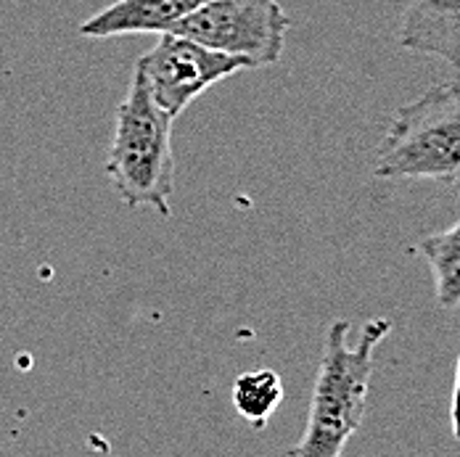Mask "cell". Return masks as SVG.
I'll use <instances>...</instances> for the list:
<instances>
[{
	"label": "cell",
	"instance_id": "8992f818",
	"mask_svg": "<svg viewBox=\"0 0 460 457\" xmlns=\"http://www.w3.org/2000/svg\"><path fill=\"white\" fill-rule=\"evenodd\" d=\"M204 3L209 0H114L80 24V35L98 40L148 32L167 35Z\"/></svg>",
	"mask_w": 460,
	"mask_h": 457
},
{
	"label": "cell",
	"instance_id": "6da1fadb",
	"mask_svg": "<svg viewBox=\"0 0 460 457\" xmlns=\"http://www.w3.org/2000/svg\"><path fill=\"white\" fill-rule=\"evenodd\" d=\"M349 328L347 321H336L328 330L307 426L288 457H341L347 442L363 426L373 355L389 336L392 322L370 321L358 344H349Z\"/></svg>",
	"mask_w": 460,
	"mask_h": 457
},
{
	"label": "cell",
	"instance_id": "52a82bcc",
	"mask_svg": "<svg viewBox=\"0 0 460 457\" xmlns=\"http://www.w3.org/2000/svg\"><path fill=\"white\" fill-rule=\"evenodd\" d=\"M397 40L413 53L460 66V0H408Z\"/></svg>",
	"mask_w": 460,
	"mask_h": 457
},
{
	"label": "cell",
	"instance_id": "5b68a950",
	"mask_svg": "<svg viewBox=\"0 0 460 457\" xmlns=\"http://www.w3.org/2000/svg\"><path fill=\"white\" fill-rule=\"evenodd\" d=\"M241 69H246L243 61L172 32L162 35L159 43L148 48L136 64V75L146 91L170 117L183 114L193 98Z\"/></svg>",
	"mask_w": 460,
	"mask_h": 457
},
{
	"label": "cell",
	"instance_id": "3957f363",
	"mask_svg": "<svg viewBox=\"0 0 460 457\" xmlns=\"http://www.w3.org/2000/svg\"><path fill=\"white\" fill-rule=\"evenodd\" d=\"M376 178L460 183V80L400 106L381 140Z\"/></svg>",
	"mask_w": 460,
	"mask_h": 457
},
{
	"label": "cell",
	"instance_id": "ba28073f",
	"mask_svg": "<svg viewBox=\"0 0 460 457\" xmlns=\"http://www.w3.org/2000/svg\"><path fill=\"white\" fill-rule=\"evenodd\" d=\"M415 251L434 273L439 307L456 310L460 304V220L453 228L420 238Z\"/></svg>",
	"mask_w": 460,
	"mask_h": 457
},
{
	"label": "cell",
	"instance_id": "7a4b0ae2",
	"mask_svg": "<svg viewBox=\"0 0 460 457\" xmlns=\"http://www.w3.org/2000/svg\"><path fill=\"white\" fill-rule=\"evenodd\" d=\"M172 122L133 72L128 95L117 106V127L106 154V175L130 209L151 207L162 217L172 212Z\"/></svg>",
	"mask_w": 460,
	"mask_h": 457
},
{
	"label": "cell",
	"instance_id": "277c9868",
	"mask_svg": "<svg viewBox=\"0 0 460 457\" xmlns=\"http://www.w3.org/2000/svg\"><path fill=\"white\" fill-rule=\"evenodd\" d=\"M286 32L288 16L278 0H209L172 30V35L243 61L246 69L278 64Z\"/></svg>",
	"mask_w": 460,
	"mask_h": 457
},
{
	"label": "cell",
	"instance_id": "9c48e42d",
	"mask_svg": "<svg viewBox=\"0 0 460 457\" xmlns=\"http://www.w3.org/2000/svg\"><path fill=\"white\" fill-rule=\"evenodd\" d=\"M283 400V383L273 370L241 373L233 383V405L254 428H262Z\"/></svg>",
	"mask_w": 460,
	"mask_h": 457
}]
</instances>
